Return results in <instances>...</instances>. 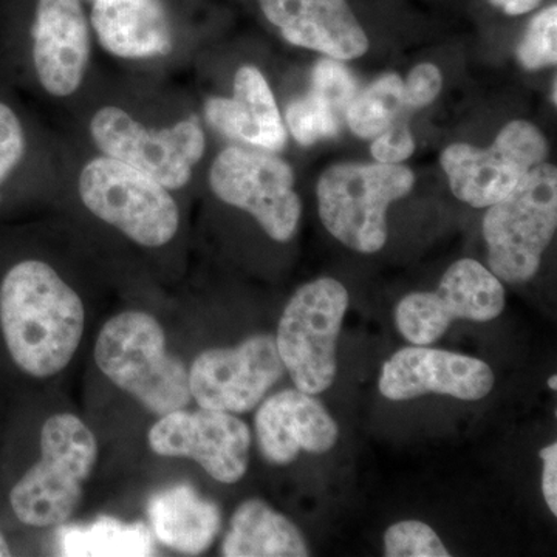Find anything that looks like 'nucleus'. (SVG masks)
<instances>
[{"label":"nucleus","mask_w":557,"mask_h":557,"mask_svg":"<svg viewBox=\"0 0 557 557\" xmlns=\"http://www.w3.org/2000/svg\"><path fill=\"white\" fill-rule=\"evenodd\" d=\"M83 300L49 263L24 260L0 284V327L17 368L35 379L67 368L84 333Z\"/></svg>","instance_id":"nucleus-1"},{"label":"nucleus","mask_w":557,"mask_h":557,"mask_svg":"<svg viewBox=\"0 0 557 557\" xmlns=\"http://www.w3.org/2000/svg\"><path fill=\"white\" fill-rule=\"evenodd\" d=\"M98 368L150 412L166 416L190 401L185 362L168 351L160 322L145 311H124L106 322L95 346Z\"/></svg>","instance_id":"nucleus-2"},{"label":"nucleus","mask_w":557,"mask_h":557,"mask_svg":"<svg viewBox=\"0 0 557 557\" xmlns=\"http://www.w3.org/2000/svg\"><path fill=\"white\" fill-rule=\"evenodd\" d=\"M98 457L94 432L73 413H58L40 431V460L11 490L14 515L30 527H58L78 508L83 483Z\"/></svg>","instance_id":"nucleus-3"},{"label":"nucleus","mask_w":557,"mask_h":557,"mask_svg":"<svg viewBox=\"0 0 557 557\" xmlns=\"http://www.w3.org/2000/svg\"><path fill=\"white\" fill-rule=\"evenodd\" d=\"M413 185L416 175L401 164H333L319 177V218L341 244L373 255L387 242L388 207Z\"/></svg>","instance_id":"nucleus-4"},{"label":"nucleus","mask_w":557,"mask_h":557,"mask_svg":"<svg viewBox=\"0 0 557 557\" xmlns=\"http://www.w3.org/2000/svg\"><path fill=\"white\" fill-rule=\"evenodd\" d=\"M556 228L557 171L544 161L487 209L483 237L491 273L508 284H523L536 276Z\"/></svg>","instance_id":"nucleus-5"},{"label":"nucleus","mask_w":557,"mask_h":557,"mask_svg":"<svg viewBox=\"0 0 557 557\" xmlns=\"http://www.w3.org/2000/svg\"><path fill=\"white\" fill-rule=\"evenodd\" d=\"M347 309V289L332 277L309 282L288 300L274 339L299 391L318 395L335 383L336 346Z\"/></svg>","instance_id":"nucleus-6"},{"label":"nucleus","mask_w":557,"mask_h":557,"mask_svg":"<svg viewBox=\"0 0 557 557\" xmlns=\"http://www.w3.org/2000/svg\"><path fill=\"white\" fill-rule=\"evenodd\" d=\"M79 197L91 214L143 247H163L180 225L170 189L123 161L98 157L79 174Z\"/></svg>","instance_id":"nucleus-7"},{"label":"nucleus","mask_w":557,"mask_h":557,"mask_svg":"<svg viewBox=\"0 0 557 557\" xmlns=\"http://www.w3.org/2000/svg\"><path fill=\"white\" fill-rule=\"evenodd\" d=\"M209 185L220 200L247 211L276 242H288L298 228L302 203L292 166L269 150L231 146L209 170Z\"/></svg>","instance_id":"nucleus-8"},{"label":"nucleus","mask_w":557,"mask_h":557,"mask_svg":"<svg viewBox=\"0 0 557 557\" xmlns=\"http://www.w3.org/2000/svg\"><path fill=\"white\" fill-rule=\"evenodd\" d=\"M548 141L528 121H511L486 149L456 143L443 150V171L458 200L490 208L512 193L534 168L548 159Z\"/></svg>","instance_id":"nucleus-9"},{"label":"nucleus","mask_w":557,"mask_h":557,"mask_svg":"<svg viewBox=\"0 0 557 557\" xmlns=\"http://www.w3.org/2000/svg\"><path fill=\"white\" fill-rule=\"evenodd\" d=\"M90 135L104 156L145 172L166 189H180L189 182L207 148L197 120H183L166 129L150 131L113 106L95 113Z\"/></svg>","instance_id":"nucleus-10"},{"label":"nucleus","mask_w":557,"mask_h":557,"mask_svg":"<svg viewBox=\"0 0 557 557\" xmlns=\"http://www.w3.org/2000/svg\"><path fill=\"white\" fill-rule=\"evenodd\" d=\"M505 309L500 278L478 260L461 259L443 274L435 292L410 293L399 300L395 321L413 346H429L458 319L487 322Z\"/></svg>","instance_id":"nucleus-11"},{"label":"nucleus","mask_w":557,"mask_h":557,"mask_svg":"<svg viewBox=\"0 0 557 557\" xmlns=\"http://www.w3.org/2000/svg\"><path fill=\"white\" fill-rule=\"evenodd\" d=\"M284 373L274 336L255 335L237 347L201 351L189 370L190 397L203 409L249 412Z\"/></svg>","instance_id":"nucleus-12"},{"label":"nucleus","mask_w":557,"mask_h":557,"mask_svg":"<svg viewBox=\"0 0 557 557\" xmlns=\"http://www.w3.org/2000/svg\"><path fill=\"white\" fill-rule=\"evenodd\" d=\"M153 453L193 458L220 483L239 482L248 469L251 432L247 423L222 410H174L149 429Z\"/></svg>","instance_id":"nucleus-13"},{"label":"nucleus","mask_w":557,"mask_h":557,"mask_svg":"<svg viewBox=\"0 0 557 557\" xmlns=\"http://www.w3.org/2000/svg\"><path fill=\"white\" fill-rule=\"evenodd\" d=\"M379 386L381 394L392 401H406L428 394L478 401L493 391L494 373L482 359L413 346L401 348L386 361Z\"/></svg>","instance_id":"nucleus-14"},{"label":"nucleus","mask_w":557,"mask_h":557,"mask_svg":"<svg viewBox=\"0 0 557 557\" xmlns=\"http://www.w3.org/2000/svg\"><path fill=\"white\" fill-rule=\"evenodd\" d=\"M33 62L47 94H75L89 67V22L79 0H38L32 27Z\"/></svg>","instance_id":"nucleus-15"},{"label":"nucleus","mask_w":557,"mask_h":557,"mask_svg":"<svg viewBox=\"0 0 557 557\" xmlns=\"http://www.w3.org/2000/svg\"><path fill=\"white\" fill-rule=\"evenodd\" d=\"M256 435L265 460L284 467L300 453H329L338 442L339 428L314 395L285 388L260 405Z\"/></svg>","instance_id":"nucleus-16"},{"label":"nucleus","mask_w":557,"mask_h":557,"mask_svg":"<svg viewBox=\"0 0 557 557\" xmlns=\"http://www.w3.org/2000/svg\"><path fill=\"white\" fill-rule=\"evenodd\" d=\"M267 20L292 46L338 61L361 58L369 39L347 0H259Z\"/></svg>","instance_id":"nucleus-17"},{"label":"nucleus","mask_w":557,"mask_h":557,"mask_svg":"<svg viewBox=\"0 0 557 557\" xmlns=\"http://www.w3.org/2000/svg\"><path fill=\"white\" fill-rule=\"evenodd\" d=\"M205 116L220 134L258 149L278 152L287 143L273 91L262 72L252 65L237 70L233 98H209Z\"/></svg>","instance_id":"nucleus-18"},{"label":"nucleus","mask_w":557,"mask_h":557,"mask_svg":"<svg viewBox=\"0 0 557 557\" xmlns=\"http://www.w3.org/2000/svg\"><path fill=\"white\" fill-rule=\"evenodd\" d=\"M91 25L101 46L119 58L145 60L172 50L171 21L161 0H95Z\"/></svg>","instance_id":"nucleus-19"},{"label":"nucleus","mask_w":557,"mask_h":557,"mask_svg":"<svg viewBox=\"0 0 557 557\" xmlns=\"http://www.w3.org/2000/svg\"><path fill=\"white\" fill-rule=\"evenodd\" d=\"M148 515L156 537L166 547L189 556L207 552L222 527L218 505L200 496L188 483L153 494Z\"/></svg>","instance_id":"nucleus-20"},{"label":"nucleus","mask_w":557,"mask_h":557,"mask_svg":"<svg viewBox=\"0 0 557 557\" xmlns=\"http://www.w3.org/2000/svg\"><path fill=\"white\" fill-rule=\"evenodd\" d=\"M309 555L306 539L298 527L259 498H249L234 511L222 544V556L226 557Z\"/></svg>","instance_id":"nucleus-21"},{"label":"nucleus","mask_w":557,"mask_h":557,"mask_svg":"<svg viewBox=\"0 0 557 557\" xmlns=\"http://www.w3.org/2000/svg\"><path fill=\"white\" fill-rule=\"evenodd\" d=\"M58 549L67 557H146L156 555V542L146 523L102 516L86 525L62 527Z\"/></svg>","instance_id":"nucleus-22"},{"label":"nucleus","mask_w":557,"mask_h":557,"mask_svg":"<svg viewBox=\"0 0 557 557\" xmlns=\"http://www.w3.org/2000/svg\"><path fill=\"white\" fill-rule=\"evenodd\" d=\"M406 108L405 81L395 73L380 76L348 106L346 121L359 138L373 139L401 119Z\"/></svg>","instance_id":"nucleus-23"},{"label":"nucleus","mask_w":557,"mask_h":557,"mask_svg":"<svg viewBox=\"0 0 557 557\" xmlns=\"http://www.w3.org/2000/svg\"><path fill=\"white\" fill-rule=\"evenodd\" d=\"M285 120L293 138L299 145L311 146L321 139L338 137L346 115L310 89L306 97L289 102Z\"/></svg>","instance_id":"nucleus-24"},{"label":"nucleus","mask_w":557,"mask_h":557,"mask_svg":"<svg viewBox=\"0 0 557 557\" xmlns=\"http://www.w3.org/2000/svg\"><path fill=\"white\" fill-rule=\"evenodd\" d=\"M518 60L531 72L556 65L557 5L547 7L531 20L518 47Z\"/></svg>","instance_id":"nucleus-25"},{"label":"nucleus","mask_w":557,"mask_h":557,"mask_svg":"<svg viewBox=\"0 0 557 557\" xmlns=\"http://www.w3.org/2000/svg\"><path fill=\"white\" fill-rule=\"evenodd\" d=\"M387 557H449L442 539L426 523L405 520L388 527L384 536Z\"/></svg>","instance_id":"nucleus-26"},{"label":"nucleus","mask_w":557,"mask_h":557,"mask_svg":"<svg viewBox=\"0 0 557 557\" xmlns=\"http://www.w3.org/2000/svg\"><path fill=\"white\" fill-rule=\"evenodd\" d=\"M310 89L332 102L341 112L346 113V116L348 106L359 91L354 73L333 58H322L314 64Z\"/></svg>","instance_id":"nucleus-27"},{"label":"nucleus","mask_w":557,"mask_h":557,"mask_svg":"<svg viewBox=\"0 0 557 557\" xmlns=\"http://www.w3.org/2000/svg\"><path fill=\"white\" fill-rule=\"evenodd\" d=\"M25 148L27 139L20 116L9 104L0 101V186L20 166Z\"/></svg>","instance_id":"nucleus-28"},{"label":"nucleus","mask_w":557,"mask_h":557,"mask_svg":"<svg viewBox=\"0 0 557 557\" xmlns=\"http://www.w3.org/2000/svg\"><path fill=\"white\" fill-rule=\"evenodd\" d=\"M370 150H372L373 159L379 163L399 164L412 156L416 150V139H413L409 127L397 121L388 129L373 138Z\"/></svg>","instance_id":"nucleus-29"},{"label":"nucleus","mask_w":557,"mask_h":557,"mask_svg":"<svg viewBox=\"0 0 557 557\" xmlns=\"http://www.w3.org/2000/svg\"><path fill=\"white\" fill-rule=\"evenodd\" d=\"M443 87L442 72L437 65H417L410 70L405 83V101L408 109H421L431 104L438 97Z\"/></svg>","instance_id":"nucleus-30"},{"label":"nucleus","mask_w":557,"mask_h":557,"mask_svg":"<svg viewBox=\"0 0 557 557\" xmlns=\"http://www.w3.org/2000/svg\"><path fill=\"white\" fill-rule=\"evenodd\" d=\"M539 457L544 461L542 494L549 511L557 516V443H552L547 448L542 449Z\"/></svg>","instance_id":"nucleus-31"},{"label":"nucleus","mask_w":557,"mask_h":557,"mask_svg":"<svg viewBox=\"0 0 557 557\" xmlns=\"http://www.w3.org/2000/svg\"><path fill=\"white\" fill-rule=\"evenodd\" d=\"M542 0H490L491 5L504 11L508 16H520L530 13L541 5Z\"/></svg>","instance_id":"nucleus-32"},{"label":"nucleus","mask_w":557,"mask_h":557,"mask_svg":"<svg viewBox=\"0 0 557 557\" xmlns=\"http://www.w3.org/2000/svg\"><path fill=\"white\" fill-rule=\"evenodd\" d=\"M10 547L9 544H7L5 539L2 537V534H0V556H10Z\"/></svg>","instance_id":"nucleus-33"},{"label":"nucleus","mask_w":557,"mask_h":557,"mask_svg":"<svg viewBox=\"0 0 557 557\" xmlns=\"http://www.w3.org/2000/svg\"><path fill=\"white\" fill-rule=\"evenodd\" d=\"M548 387L552 388V391H557V376L556 375L549 376Z\"/></svg>","instance_id":"nucleus-34"},{"label":"nucleus","mask_w":557,"mask_h":557,"mask_svg":"<svg viewBox=\"0 0 557 557\" xmlns=\"http://www.w3.org/2000/svg\"><path fill=\"white\" fill-rule=\"evenodd\" d=\"M556 94H557V91H556V79H555V86H553V102H555V104H556Z\"/></svg>","instance_id":"nucleus-35"}]
</instances>
